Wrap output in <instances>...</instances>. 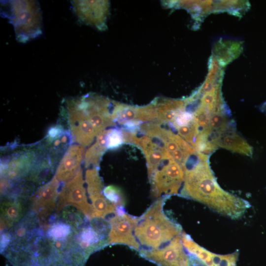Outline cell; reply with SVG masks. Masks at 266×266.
I'll use <instances>...</instances> for the list:
<instances>
[{
    "instance_id": "6da1fadb",
    "label": "cell",
    "mask_w": 266,
    "mask_h": 266,
    "mask_svg": "<svg viewBox=\"0 0 266 266\" xmlns=\"http://www.w3.org/2000/svg\"><path fill=\"white\" fill-rule=\"evenodd\" d=\"M208 159V156L197 152L189 158L183 166L185 178L180 195L199 201L231 219L240 218L249 203L221 188Z\"/></svg>"
},
{
    "instance_id": "7a4b0ae2",
    "label": "cell",
    "mask_w": 266,
    "mask_h": 266,
    "mask_svg": "<svg viewBox=\"0 0 266 266\" xmlns=\"http://www.w3.org/2000/svg\"><path fill=\"white\" fill-rule=\"evenodd\" d=\"M167 199V197L158 198L138 217L134 233L145 249L161 247L182 233L181 226L164 212L163 207Z\"/></svg>"
},
{
    "instance_id": "3957f363",
    "label": "cell",
    "mask_w": 266,
    "mask_h": 266,
    "mask_svg": "<svg viewBox=\"0 0 266 266\" xmlns=\"http://www.w3.org/2000/svg\"><path fill=\"white\" fill-rule=\"evenodd\" d=\"M6 17L14 27L17 40L26 43L43 33L41 10L36 0L6 1Z\"/></svg>"
},
{
    "instance_id": "277c9868",
    "label": "cell",
    "mask_w": 266,
    "mask_h": 266,
    "mask_svg": "<svg viewBox=\"0 0 266 266\" xmlns=\"http://www.w3.org/2000/svg\"><path fill=\"white\" fill-rule=\"evenodd\" d=\"M184 178V168L169 153L149 178L152 197L178 194Z\"/></svg>"
},
{
    "instance_id": "5b68a950",
    "label": "cell",
    "mask_w": 266,
    "mask_h": 266,
    "mask_svg": "<svg viewBox=\"0 0 266 266\" xmlns=\"http://www.w3.org/2000/svg\"><path fill=\"white\" fill-rule=\"evenodd\" d=\"M82 170L80 169L75 176L66 182L59 192L56 214L64 207L74 206L81 210L90 220L94 218L92 206L88 200Z\"/></svg>"
},
{
    "instance_id": "8992f818",
    "label": "cell",
    "mask_w": 266,
    "mask_h": 266,
    "mask_svg": "<svg viewBox=\"0 0 266 266\" xmlns=\"http://www.w3.org/2000/svg\"><path fill=\"white\" fill-rule=\"evenodd\" d=\"M138 217L126 213L124 207H117L116 212L108 220L111 229L107 238V245L123 244L137 251L140 245L134 235V229Z\"/></svg>"
},
{
    "instance_id": "52a82bcc",
    "label": "cell",
    "mask_w": 266,
    "mask_h": 266,
    "mask_svg": "<svg viewBox=\"0 0 266 266\" xmlns=\"http://www.w3.org/2000/svg\"><path fill=\"white\" fill-rule=\"evenodd\" d=\"M138 252L142 257L158 266H189V257L185 252L181 234L164 246L156 249L141 248Z\"/></svg>"
},
{
    "instance_id": "ba28073f",
    "label": "cell",
    "mask_w": 266,
    "mask_h": 266,
    "mask_svg": "<svg viewBox=\"0 0 266 266\" xmlns=\"http://www.w3.org/2000/svg\"><path fill=\"white\" fill-rule=\"evenodd\" d=\"M60 182L55 176L39 187L29 198L31 210L36 213L42 228H47L49 217L56 209Z\"/></svg>"
},
{
    "instance_id": "9c48e42d",
    "label": "cell",
    "mask_w": 266,
    "mask_h": 266,
    "mask_svg": "<svg viewBox=\"0 0 266 266\" xmlns=\"http://www.w3.org/2000/svg\"><path fill=\"white\" fill-rule=\"evenodd\" d=\"M66 112L73 140L84 146L91 144L98 134L75 98L66 101Z\"/></svg>"
},
{
    "instance_id": "30bf717a",
    "label": "cell",
    "mask_w": 266,
    "mask_h": 266,
    "mask_svg": "<svg viewBox=\"0 0 266 266\" xmlns=\"http://www.w3.org/2000/svg\"><path fill=\"white\" fill-rule=\"evenodd\" d=\"M75 99L98 135L114 124L109 110V101L106 99L90 95Z\"/></svg>"
},
{
    "instance_id": "8fae6325",
    "label": "cell",
    "mask_w": 266,
    "mask_h": 266,
    "mask_svg": "<svg viewBox=\"0 0 266 266\" xmlns=\"http://www.w3.org/2000/svg\"><path fill=\"white\" fill-rule=\"evenodd\" d=\"M8 231L11 241L5 251L22 249L44 234L36 213L32 210L28 211L21 220Z\"/></svg>"
},
{
    "instance_id": "7c38bea8",
    "label": "cell",
    "mask_w": 266,
    "mask_h": 266,
    "mask_svg": "<svg viewBox=\"0 0 266 266\" xmlns=\"http://www.w3.org/2000/svg\"><path fill=\"white\" fill-rule=\"evenodd\" d=\"M38 159L33 149H29L16 153L2 161L0 165L1 179L10 183L26 177Z\"/></svg>"
},
{
    "instance_id": "4fadbf2b",
    "label": "cell",
    "mask_w": 266,
    "mask_h": 266,
    "mask_svg": "<svg viewBox=\"0 0 266 266\" xmlns=\"http://www.w3.org/2000/svg\"><path fill=\"white\" fill-rule=\"evenodd\" d=\"M181 238L185 249L190 254L199 258L208 266H236L239 254L238 251L227 255L216 254L200 246L185 233H182Z\"/></svg>"
},
{
    "instance_id": "5bb4252c",
    "label": "cell",
    "mask_w": 266,
    "mask_h": 266,
    "mask_svg": "<svg viewBox=\"0 0 266 266\" xmlns=\"http://www.w3.org/2000/svg\"><path fill=\"white\" fill-rule=\"evenodd\" d=\"M26 198L5 196L0 201V231L9 230L28 212Z\"/></svg>"
},
{
    "instance_id": "9a60e30c",
    "label": "cell",
    "mask_w": 266,
    "mask_h": 266,
    "mask_svg": "<svg viewBox=\"0 0 266 266\" xmlns=\"http://www.w3.org/2000/svg\"><path fill=\"white\" fill-rule=\"evenodd\" d=\"M84 146L70 145L62 156L55 171V176L59 182H66L73 178L81 169L85 156Z\"/></svg>"
},
{
    "instance_id": "2e32d148",
    "label": "cell",
    "mask_w": 266,
    "mask_h": 266,
    "mask_svg": "<svg viewBox=\"0 0 266 266\" xmlns=\"http://www.w3.org/2000/svg\"><path fill=\"white\" fill-rule=\"evenodd\" d=\"M73 242L77 252L86 261L92 253L107 246V238L94 230L89 221V224L74 231Z\"/></svg>"
},
{
    "instance_id": "e0dca14e",
    "label": "cell",
    "mask_w": 266,
    "mask_h": 266,
    "mask_svg": "<svg viewBox=\"0 0 266 266\" xmlns=\"http://www.w3.org/2000/svg\"><path fill=\"white\" fill-rule=\"evenodd\" d=\"M212 140L217 147L248 156L252 155V147L233 129L214 135Z\"/></svg>"
},
{
    "instance_id": "ac0fdd59",
    "label": "cell",
    "mask_w": 266,
    "mask_h": 266,
    "mask_svg": "<svg viewBox=\"0 0 266 266\" xmlns=\"http://www.w3.org/2000/svg\"><path fill=\"white\" fill-rule=\"evenodd\" d=\"M72 139L70 132L65 130L60 125L53 126L49 129L46 142L49 149L51 156H57L66 151L70 146Z\"/></svg>"
},
{
    "instance_id": "d6986e66",
    "label": "cell",
    "mask_w": 266,
    "mask_h": 266,
    "mask_svg": "<svg viewBox=\"0 0 266 266\" xmlns=\"http://www.w3.org/2000/svg\"><path fill=\"white\" fill-rule=\"evenodd\" d=\"M49 156L38 158L29 173L27 180L34 186L40 187L49 182L54 171V164Z\"/></svg>"
},
{
    "instance_id": "ffe728a7",
    "label": "cell",
    "mask_w": 266,
    "mask_h": 266,
    "mask_svg": "<svg viewBox=\"0 0 266 266\" xmlns=\"http://www.w3.org/2000/svg\"><path fill=\"white\" fill-rule=\"evenodd\" d=\"M107 130L100 133L96 141L85 152L84 163L86 167H98L104 152L107 149L106 144V135Z\"/></svg>"
},
{
    "instance_id": "44dd1931",
    "label": "cell",
    "mask_w": 266,
    "mask_h": 266,
    "mask_svg": "<svg viewBox=\"0 0 266 266\" xmlns=\"http://www.w3.org/2000/svg\"><path fill=\"white\" fill-rule=\"evenodd\" d=\"M55 220H60L69 225L74 232L85 226L89 220L78 208L70 205L64 207L55 216Z\"/></svg>"
},
{
    "instance_id": "7402d4cb",
    "label": "cell",
    "mask_w": 266,
    "mask_h": 266,
    "mask_svg": "<svg viewBox=\"0 0 266 266\" xmlns=\"http://www.w3.org/2000/svg\"><path fill=\"white\" fill-rule=\"evenodd\" d=\"M46 230V236L53 241L67 239L73 233L72 228L60 220H55L48 225Z\"/></svg>"
},
{
    "instance_id": "603a6c76",
    "label": "cell",
    "mask_w": 266,
    "mask_h": 266,
    "mask_svg": "<svg viewBox=\"0 0 266 266\" xmlns=\"http://www.w3.org/2000/svg\"><path fill=\"white\" fill-rule=\"evenodd\" d=\"M146 158L149 179L156 168L169 153L163 146H158L143 152Z\"/></svg>"
},
{
    "instance_id": "cb8c5ba5",
    "label": "cell",
    "mask_w": 266,
    "mask_h": 266,
    "mask_svg": "<svg viewBox=\"0 0 266 266\" xmlns=\"http://www.w3.org/2000/svg\"><path fill=\"white\" fill-rule=\"evenodd\" d=\"M85 178L89 197L103 194V182L99 174L98 167L88 168Z\"/></svg>"
},
{
    "instance_id": "d4e9b609",
    "label": "cell",
    "mask_w": 266,
    "mask_h": 266,
    "mask_svg": "<svg viewBox=\"0 0 266 266\" xmlns=\"http://www.w3.org/2000/svg\"><path fill=\"white\" fill-rule=\"evenodd\" d=\"M104 197L117 207H124L125 200L120 189L114 186H108L103 189Z\"/></svg>"
},
{
    "instance_id": "484cf974",
    "label": "cell",
    "mask_w": 266,
    "mask_h": 266,
    "mask_svg": "<svg viewBox=\"0 0 266 266\" xmlns=\"http://www.w3.org/2000/svg\"><path fill=\"white\" fill-rule=\"evenodd\" d=\"M124 141L122 131L118 129L107 130L106 135V144L107 149H114L118 147Z\"/></svg>"
},
{
    "instance_id": "4316f807",
    "label": "cell",
    "mask_w": 266,
    "mask_h": 266,
    "mask_svg": "<svg viewBox=\"0 0 266 266\" xmlns=\"http://www.w3.org/2000/svg\"><path fill=\"white\" fill-rule=\"evenodd\" d=\"M91 227L98 234L107 238L109 233L111 226L108 220L100 217H94L89 220Z\"/></svg>"
},
{
    "instance_id": "83f0119b",
    "label": "cell",
    "mask_w": 266,
    "mask_h": 266,
    "mask_svg": "<svg viewBox=\"0 0 266 266\" xmlns=\"http://www.w3.org/2000/svg\"><path fill=\"white\" fill-rule=\"evenodd\" d=\"M189 266H208L202 261L194 255L189 253Z\"/></svg>"
}]
</instances>
